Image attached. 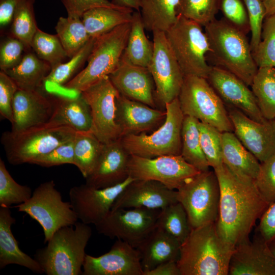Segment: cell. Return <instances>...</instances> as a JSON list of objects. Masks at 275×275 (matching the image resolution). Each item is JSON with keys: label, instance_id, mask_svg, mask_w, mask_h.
Instances as JSON below:
<instances>
[{"label": "cell", "instance_id": "6da1fadb", "mask_svg": "<svg viewBox=\"0 0 275 275\" xmlns=\"http://www.w3.org/2000/svg\"><path fill=\"white\" fill-rule=\"evenodd\" d=\"M213 170L221 189L216 229L220 237L234 249L250 238L257 220L269 205L254 179L235 173L224 163Z\"/></svg>", "mask_w": 275, "mask_h": 275}, {"label": "cell", "instance_id": "7a4b0ae2", "mask_svg": "<svg viewBox=\"0 0 275 275\" xmlns=\"http://www.w3.org/2000/svg\"><path fill=\"white\" fill-rule=\"evenodd\" d=\"M234 249L220 237L215 223L192 228L177 261L181 275H229Z\"/></svg>", "mask_w": 275, "mask_h": 275}, {"label": "cell", "instance_id": "3957f363", "mask_svg": "<svg viewBox=\"0 0 275 275\" xmlns=\"http://www.w3.org/2000/svg\"><path fill=\"white\" fill-rule=\"evenodd\" d=\"M214 66L222 68L251 86L258 67L246 35L225 19H215L205 26Z\"/></svg>", "mask_w": 275, "mask_h": 275}, {"label": "cell", "instance_id": "277c9868", "mask_svg": "<svg viewBox=\"0 0 275 275\" xmlns=\"http://www.w3.org/2000/svg\"><path fill=\"white\" fill-rule=\"evenodd\" d=\"M58 230L34 258L47 275L82 274L85 249L92 234L89 225L77 222Z\"/></svg>", "mask_w": 275, "mask_h": 275}, {"label": "cell", "instance_id": "5b68a950", "mask_svg": "<svg viewBox=\"0 0 275 275\" xmlns=\"http://www.w3.org/2000/svg\"><path fill=\"white\" fill-rule=\"evenodd\" d=\"M76 131L52 122L19 131H5L1 136L9 163L19 165L31 162L73 139Z\"/></svg>", "mask_w": 275, "mask_h": 275}, {"label": "cell", "instance_id": "8992f818", "mask_svg": "<svg viewBox=\"0 0 275 275\" xmlns=\"http://www.w3.org/2000/svg\"><path fill=\"white\" fill-rule=\"evenodd\" d=\"M202 26L179 15L176 21L165 34L184 75L207 78L212 68L207 60L210 48Z\"/></svg>", "mask_w": 275, "mask_h": 275}, {"label": "cell", "instance_id": "52a82bcc", "mask_svg": "<svg viewBox=\"0 0 275 275\" xmlns=\"http://www.w3.org/2000/svg\"><path fill=\"white\" fill-rule=\"evenodd\" d=\"M131 22L95 38L87 65L63 87L80 93L112 73L119 65L126 46Z\"/></svg>", "mask_w": 275, "mask_h": 275}, {"label": "cell", "instance_id": "ba28073f", "mask_svg": "<svg viewBox=\"0 0 275 275\" xmlns=\"http://www.w3.org/2000/svg\"><path fill=\"white\" fill-rule=\"evenodd\" d=\"M166 111L164 122L152 133L127 135L120 138L129 154L145 158L181 155L184 115L178 98L167 104Z\"/></svg>", "mask_w": 275, "mask_h": 275}, {"label": "cell", "instance_id": "9c48e42d", "mask_svg": "<svg viewBox=\"0 0 275 275\" xmlns=\"http://www.w3.org/2000/svg\"><path fill=\"white\" fill-rule=\"evenodd\" d=\"M178 98L184 116L195 118L221 132L234 131L224 102L206 78L184 75Z\"/></svg>", "mask_w": 275, "mask_h": 275}, {"label": "cell", "instance_id": "30bf717a", "mask_svg": "<svg viewBox=\"0 0 275 275\" xmlns=\"http://www.w3.org/2000/svg\"><path fill=\"white\" fill-rule=\"evenodd\" d=\"M14 207L27 213L41 225L45 243L58 230L73 226L78 219L70 202L63 201L53 180L41 183L29 200Z\"/></svg>", "mask_w": 275, "mask_h": 275}, {"label": "cell", "instance_id": "8fae6325", "mask_svg": "<svg viewBox=\"0 0 275 275\" xmlns=\"http://www.w3.org/2000/svg\"><path fill=\"white\" fill-rule=\"evenodd\" d=\"M177 192L178 201L184 208L191 228L216 222L221 189L214 170L200 172Z\"/></svg>", "mask_w": 275, "mask_h": 275}, {"label": "cell", "instance_id": "7c38bea8", "mask_svg": "<svg viewBox=\"0 0 275 275\" xmlns=\"http://www.w3.org/2000/svg\"><path fill=\"white\" fill-rule=\"evenodd\" d=\"M152 33L153 53L147 68L154 82L156 107L166 110V104L178 98L184 75L168 44L165 32L155 31Z\"/></svg>", "mask_w": 275, "mask_h": 275}, {"label": "cell", "instance_id": "4fadbf2b", "mask_svg": "<svg viewBox=\"0 0 275 275\" xmlns=\"http://www.w3.org/2000/svg\"><path fill=\"white\" fill-rule=\"evenodd\" d=\"M79 94L90 107V131L104 144L120 139L122 132L115 116L116 99L120 94L109 76L102 77Z\"/></svg>", "mask_w": 275, "mask_h": 275}, {"label": "cell", "instance_id": "5bb4252c", "mask_svg": "<svg viewBox=\"0 0 275 275\" xmlns=\"http://www.w3.org/2000/svg\"><path fill=\"white\" fill-rule=\"evenodd\" d=\"M160 211L146 208L111 210L95 226L99 233L136 248L156 227Z\"/></svg>", "mask_w": 275, "mask_h": 275}, {"label": "cell", "instance_id": "9a60e30c", "mask_svg": "<svg viewBox=\"0 0 275 275\" xmlns=\"http://www.w3.org/2000/svg\"><path fill=\"white\" fill-rule=\"evenodd\" d=\"M128 170L134 180H154L177 190L200 172L181 155L145 158L130 155Z\"/></svg>", "mask_w": 275, "mask_h": 275}, {"label": "cell", "instance_id": "2e32d148", "mask_svg": "<svg viewBox=\"0 0 275 275\" xmlns=\"http://www.w3.org/2000/svg\"><path fill=\"white\" fill-rule=\"evenodd\" d=\"M134 179L129 177L116 185L97 188L87 184L75 186L69 192L72 208L80 222L95 226L109 213L116 199Z\"/></svg>", "mask_w": 275, "mask_h": 275}, {"label": "cell", "instance_id": "e0dca14e", "mask_svg": "<svg viewBox=\"0 0 275 275\" xmlns=\"http://www.w3.org/2000/svg\"><path fill=\"white\" fill-rule=\"evenodd\" d=\"M226 107L233 132L260 163L275 154V119L259 122L234 107Z\"/></svg>", "mask_w": 275, "mask_h": 275}, {"label": "cell", "instance_id": "ac0fdd59", "mask_svg": "<svg viewBox=\"0 0 275 275\" xmlns=\"http://www.w3.org/2000/svg\"><path fill=\"white\" fill-rule=\"evenodd\" d=\"M226 106L234 107L254 121L264 122L256 99L248 86L231 72L212 66L206 78Z\"/></svg>", "mask_w": 275, "mask_h": 275}, {"label": "cell", "instance_id": "d6986e66", "mask_svg": "<svg viewBox=\"0 0 275 275\" xmlns=\"http://www.w3.org/2000/svg\"><path fill=\"white\" fill-rule=\"evenodd\" d=\"M84 275H143L139 251L117 239L106 253L98 257L86 255Z\"/></svg>", "mask_w": 275, "mask_h": 275}, {"label": "cell", "instance_id": "ffe728a7", "mask_svg": "<svg viewBox=\"0 0 275 275\" xmlns=\"http://www.w3.org/2000/svg\"><path fill=\"white\" fill-rule=\"evenodd\" d=\"M229 275H275V256L257 232L238 244L231 257Z\"/></svg>", "mask_w": 275, "mask_h": 275}, {"label": "cell", "instance_id": "44dd1931", "mask_svg": "<svg viewBox=\"0 0 275 275\" xmlns=\"http://www.w3.org/2000/svg\"><path fill=\"white\" fill-rule=\"evenodd\" d=\"M177 202V190L158 181L134 180L119 195L111 210L133 208L162 209Z\"/></svg>", "mask_w": 275, "mask_h": 275}, {"label": "cell", "instance_id": "7402d4cb", "mask_svg": "<svg viewBox=\"0 0 275 275\" xmlns=\"http://www.w3.org/2000/svg\"><path fill=\"white\" fill-rule=\"evenodd\" d=\"M52 95L40 89H18L13 100L12 131H19L48 123L53 114Z\"/></svg>", "mask_w": 275, "mask_h": 275}, {"label": "cell", "instance_id": "603a6c76", "mask_svg": "<svg viewBox=\"0 0 275 275\" xmlns=\"http://www.w3.org/2000/svg\"><path fill=\"white\" fill-rule=\"evenodd\" d=\"M116 121L122 136L154 131L164 122L166 110L153 108L119 94L116 99Z\"/></svg>", "mask_w": 275, "mask_h": 275}, {"label": "cell", "instance_id": "cb8c5ba5", "mask_svg": "<svg viewBox=\"0 0 275 275\" xmlns=\"http://www.w3.org/2000/svg\"><path fill=\"white\" fill-rule=\"evenodd\" d=\"M109 77L120 95L157 108L154 98V82L147 67L121 59L118 67Z\"/></svg>", "mask_w": 275, "mask_h": 275}, {"label": "cell", "instance_id": "d4e9b609", "mask_svg": "<svg viewBox=\"0 0 275 275\" xmlns=\"http://www.w3.org/2000/svg\"><path fill=\"white\" fill-rule=\"evenodd\" d=\"M130 156L120 139L105 144L94 169L85 178L86 184L97 188H104L123 182L129 177Z\"/></svg>", "mask_w": 275, "mask_h": 275}, {"label": "cell", "instance_id": "484cf974", "mask_svg": "<svg viewBox=\"0 0 275 275\" xmlns=\"http://www.w3.org/2000/svg\"><path fill=\"white\" fill-rule=\"evenodd\" d=\"M181 244L168 233L156 226L136 248L140 255L143 273L163 262L177 261Z\"/></svg>", "mask_w": 275, "mask_h": 275}, {"label": "cell", "instance_id": "4316f807", "mask_svg": "<svg viewBox=\"0 0 275 275\" xmlns=\"http://www.w3.org/2000/svg\"><path fill=\"white\" fill-rule=\"evenodd\" d=\"M15 223L9 208L0 207V268L10 264L25 267L38 273H44L39 263L22 252L13 235L11 226Z\"/></svg>", "mask_w": 275, "mask_h": 275}, {"label": "cell", "instance_id": "83f0119b", "mask_svg": "<svg viewBox=\"0 0 275 275\" xmlns=\"http://www.w3.org/2000/svg\"><path fill=\"white\" fill-rule=\"evenodd\" d=\"M54 109L49 122L76 131H89L92 126L90 107L80 95L75 98L52 95Z\"/></svg>", "mask_w": 275, "mask_h": 275}, {"label": "cell", "instance_id": "f1b7e54d", "mask_svg": "<svg viewBox=\"0 0 275 275\" xmlns=\"http://www.w3.org/2000/svg\"><path fill=\"white\" fill-rule=\"evenodd\" d=\"M222 149L224 164L235 173L255 180L261 163L233 132L222 133Z\"/></svg>", "mask_w": 275, "mask_h": 275}, {"label": "cell", "instance_id": "f546056e", "mask_svg": "<svg viewBox=\"0 0 275 275\" xmlns=\"http://www.w3.org/2000/svg\"><path fill=\"white\" fill-rule=\"evenodd\" d=\"M133 12L123 7H99L87 11L81 18L90 36L97 38L131 22Z\"/></svg>", "mask_w": 275, "mask_h": 275}, {"label": "cell", "instance_id": "4dcf8cb0", "mask_svg": "<svg viewBox=\"0 0 275 275\" xmlns=\"http://www.w3.org/2000/svg\"><path fill=\"white\" fill-rule=\"evenodd\" d=\"M51 70L47 62L29 50L16 66L5 72L15 82L18 89L37 90L42 87Z\"/></svg>", "mask_w": 275, "mask_h": 275}, {"label": "cell", "instance_id": "1f68e13d", "mask_svg": "<svg viewBox=\"0 0 275 275\" xmlns=\"http://www.w3.org/2000/svg\"><path fill=\"white\" fill-rule=\"evenodd\" d=\"M179 3L180 0H140V13L145 29L166 32L178 18Z\"/></svg>", "mask_w": 275, "mask_h": 275}, {"label": "cell", "instance_id": "d6a6232c", "mask_svg": "<svg viewBox=\"0 0 275 275\" xmlns=\"http://www.w3.org/2000/svg\"><path fill=\"white\" fill-rule=\"evenodd\" d=\"M140 11H134L126 46L121 60L133 65L148 67L153 53V42L145 33Z\"/></svg>", "mask_w": 275, "mask_h": 275}, {"label": "cell", "instance_id": "836d02e7", "mask_svg": "<svg viewBox=\"0 0 275 275\" xmlns=\"http://www.w3.org/2000/svg\"><path fill=\"white\" fill-rule=\"evenodd\" d=\"M104 145L91 131L76 132L74 139V166L85 178L94 169Z\"/></svg>", "mask_w": 275, "mask_h": 275}, {"label": "cell", "instance_id": "e575fe53", "mask_svg": "<svg viewBox=\"0 0 275 275\" xmlns=\"http://www.w3.org/2000/svg\"><path fill=\"white\" fill-rule=\"evenodd\" d=\"M199 121L184 116L182 128L181 155L200 172L209 170L210 166L202 151L199 129Z\"/></svg>", "mask_w": 275, "mask_h": 275}, {"label": "cell", "instance_id": "d590c367", "mask_svg": "<svg viewBox=\"0 0 275 275\" xmlns=\"http://www.w3.org/2000/svg\"><path fill=\"white\" fill-rule=\"evenodd\" d=\"M263 116L275 119V68H258L251 86Z\"/></svg>", "mask_w": 275, "mask_h": 275}, {"label": "cell", "instance_id": "8d00e7d4", "mask_svg": "<svg viewBox=\"0 0 275 275\" xmlns=\"http://www.w3.org/2000/svg\"><path fill=\"white\" fill-rule=\"evenodd\" d=\"M55 30L67 57L75 55L91 38L81 18L60 17Z\"/></svg>", "mask_w": 275, "mask_h": 275}, {"label": "cell", "instance_id": "74e56055", "mask_svg": "<svg viewBox=\"0 0 275 275\" xmlns=\"http://www.w3.org/2000/svg\"><path fill=\"white\" fill-rule=\"evenodd\" d=\"M35 0H22L14 12L9 36L21 41L28 51L32 49L33 37L38 28L36 20Z\"/></svg>", "mask_w": 275, "mask_h": 275}, {"label": "cell", "instance_id": "f35d334b", "mask_svg": "<svg viewBox=\"0 0 275 275\" xmlns=\"http://www.w3.org/2000/svg\"><path fill=\"white\" fill-rule=\"evenodd\" d=\"M156 226L162 229L182 244L191 230L187 213L179 202L161 209Z\"/></svg>", "mask_w": 275, "mask_h": 275}, {"label": "cell", "instance_id": "ab89813d", "mask_svg": "<svg viewBox=\"0 0 275 275\" xmlns=\"http://www.w3.org/2000/svg\"><path fill=\"white\" fill-rule=\"evenodd\" d=\"M31 47L40 59L50 65L51 69L68 58L58 36L45 33L39 28L33 37Z\"/></svg>", "mask_w": 275, "mask_h": 275}, {"label": "cell", "instance_id": "60d3db41", "mask_svg": "<svg viewBox=\"0 0 275 275\" xmlns=\"http://www.w3.org/2000/svg\"><path fill=\"white\" fill-rule=\"evenodd\" d=\"M95 38L91 37L87 43L66 63H63L51 71L45 82H49L63 87L74 78L79 72L92 50Z\"/></svg>", "mask_w": 275, "mask_h": 275}, {"label": "cell", "instance_id": "b9f144b4", "mask_svg": "<svg viewBox=\"0 0 275 275\" xmlns=\"http://www.w3.org/2000/svg\"><path fill=\"white\" fill-rule=\"evenodd\" d=\"M32 194L29 186L19 184L15 181L1 158L0 206L10 208L12 205L23 203L30 199Z\"/></svg>", "mask_w": 275, "mask_h": 275}, {"label": "cell", "instance_id": "7bdbcfd3", "mask_svg": "<svg viewBox=\"0 0 275 275\" xmlns=\"http://www.w3.org/2000/svg\"><path fill=\"white\" fill-rule=\"evenodd\" d=\"M252 55L258 68H275V13L265 17L261 41Z\"/></svg>", "mask_w": 275, "mask_h": 275}, {"label": "cell", "instance_id": "ee69618b", "mask_svg": "<svg viewBox=\"0 0 275 275\" xmlns=\"http://www.w3.org/2000/svg\"><path fill=\"white\" fill-rule=\"evenodd\" d=\"M221 0H180L178 15L204 26L215 19Z\"/></svg>", "mask_w": 275, "mask_h": 275}, {"label": "cell", "instance_id": "f6af8a7d", "mask_svg": "<svg viewBox=\"0 0 275 275\" xmlns=\"http://www.w3.org/2000/svg\"><path fill=\"white\" fill-rule=\"evenodd\" d=\"M200 143L210 167L213 169L223 164L222 133L213 126L199 121Z\"/></svg>", "mask_w": 275, "mask_h": 275}, {"label": "cell", "instance_id": "bcb514c9", "mask_svg": "<svg viewBox=\"0 0 275 275\" xmlns=\"http://www.w3.org/2000/svg\"><path fill=\"white\" fill-rule=\"evenodd\" d=\"M219 10L229 23L246 35L251 32L250 18L243 0H221Z\"/></svg>", "mask_w": 275, "mask_h": 275}, {"label": "cell", "instance_id": "7dc6e473", "mask_svg": "<svg viewBox=\"0 0 275 275\" xmlns=\"http://www.w3.org/2000/svg\"><path fill=\"white\" fill-rule=\"evenodd\" d=\"M255 184L269 205L275 202V154L261 162Z\"/></svg>", "mask_w": 275, "mask_h": 275}, {"label": "cell", "instance_id": "c3c4849f", "mask_svg": "<svg viewBox=\"0 0 275 275\" xmlns=\"http://www.w3.org/2000/svg\"><path fill=\"white\" fill-rule=\"evenodd\" d=\"M24 44L10 36L3 40L0 45V69L6 72L16 66L27 51Z\"/></svg>", "mask_w": 275, "mask_h": 275}, {"label": "cell", "instance_id": "681fc988", "mask_svg": "<svg viewBox=\"0 0 275 275\" xmlns=\"http://www.w3.org/2000/svg\"><path fill=\"white\" fill-rule=\"evenodd\" d=\"M250 22L252 52L257 48L261 39L262 25L266 17V9L262 0H243Z\"/></svg>", "mask_w": 275, "mask_h": 275}, {"label": "cell", "instance_id": "f907efd6", "mask_svg": "<svg viewBox=\"0 0 275 275\" xmlns=\"http://www.w3.org/2000/svg\"><path fill=\"white\" fill-rule=\"evenodd\" d=\"M74 139L59 145L47 154L36 158L31 164L47 168L63 164L74 165Z\"/></svg>", "mask_w": 275, "mask_h": 275}, {"label": "cell", "instance_id": "816d5d0a", "mask_svg": "<svg viewBox=\"0 0 275 275\" xmlns=\"http://www.w3.org/2000/svg\"><path fill=\"white\" fill-rule=\"evenodd\" d=\"M18 88L10 77L0 71V114L12 124L13 122V100Z\"/></svg>", "mask_w": 275, "mask_h": 275}, {"label": "cell", "instance_id": "f5cc1de1", "mask_svg": "<svg viewBox=\"0 0 275 275\" xmlns=\"http://www.w3.org/2000/svg\"><path fill=\"white\" fill-rule=\"evenodd\" d=\"M67 16L81 18L87 11L99 7H121L108 0H61Z\"/></svg>", "mask_w": 275, "mask_h": 275}, {"label": "cell", "instance_id": "db71d44e", "mask_svg": "<svg viewBox=\"0 0 275 275\" xmlns=\"http://www.w3.org/2000/svg\"><path fill=\"white\" fill-rule=\"evenodd\" d=\"M259 219L256 232L268 242L275 237V202L268 206Z\"/></svg>", "mask_w": 275, "mask_h": 275}, {"label": "cell", "instance_id": "11a10c76", "mask_svg": "<svg viewBox=\"0 0 275 275\" xmlns=\"http://www.w3.org/2000/svg\"><path fill=\"white\" fill-rule=\"evenodd\" d=\"M22 0H0L1 34L11 25L13 16L18 4Z\"/></svg>", "mask_w": 275, "mask_h": 275}, {"label": "cell", "instance_id": "9f6ffc18", "mask_svg": "<svg viewBox=\"0 0 275 275\" xmlns=\"http://www.w3.org/2000/svg\"><path fill=\"white\" fill-rule=\"evenodd\" d=\"M143 275H181L177 261H170L161 263Z\"/></svg>", "mask_w": 275, "mask_h": 275}, {"label": "cell", "instance_id": "6f0895ef", "mask_svg": "<svg viewBox=\"0 0 275 275\" xmlns=\"http://www.w3.org/2000/svg\"><path fill=\"white\" fill-rule=\"evenodd\" d=\"M111 2L117 6L140 11V0H112Z\"/></svg>", "mask_w": 275, "mask_h": 275}, {"label": "cell", "instance_id": "680465c9", "mask_svg": "<svg viewBox=\"0 0 275 275\" xmlns=\"http://www.w3.org/2000/svg\"><path fill=\"white\" fill-rule=\"evenodd\" d=\"M266 9V17L275 13V0H262Z\"/></svg>", "mask_w": 275, "mask_h": 275}, {"label": "cell", "instance_id": "91938a15", "mask_svg": "<svg viewBox=\"0 0 275 275\" xmlns=\"http://www.w3.org/2000/svg\"><path fill=\"white\" fill-rule=\"evenodd\" d=\"M270 250L275 256V237L268 242Z\"/></svg>", "mask_w": 275, "mask_h": 275}]
</instances>
